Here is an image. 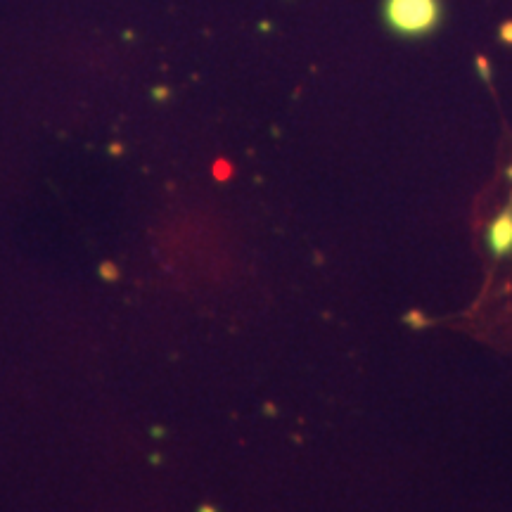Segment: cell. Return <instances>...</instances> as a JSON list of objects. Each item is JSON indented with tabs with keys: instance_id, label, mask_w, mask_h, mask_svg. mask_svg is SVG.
<instances>
[{
	"instance_id": "obj_1",
	"label": "cell",
	"mask_w": 512,
	"mask_h": 512,
	"mask_svg": "<svg viewBox=\"0 0 512 512\" xmlns=\"http://www.w3.org/2000/svg\"><path fill=\"white\" fill-rule=\"evenodd\" d=\"M477 249L484 285L467 313L477 332L512 335V188L482 216Z\"/></svg>"
},
{
	"instance_id": "obj_2",
	"label": "cell",
	"mask_w": 512,
	"mask_h": 512,
	"mask_svg": "<svg viewBox=\"0 0 512 512\" xmlns=\"http://www.w3.org/2000/svg\"><path fill=\"white\" fill-rule=\"evenodd\" d=\"M384 24L401 38H425L439 27V0H384Z\"/></svg>"
}]
</instances>
